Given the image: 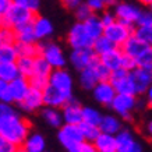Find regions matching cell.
Returning a JSON list of instances; mask_svg holds the SVG:
<instances>
[{"mask_svg":"<svg viewBox=\"0 0 152 152\" xmlns=\"http://www.w3.org/2000/svg\"><path fill=\"white\" fill-rule=\"evenodd\" d=\"M18 107L24 112H37L39 109H42L45 106L43 102V91L39 88L31 87L29 91L27 92V95L24 96V99L20 103H17Z\"/></svg>","mask_w":152,"mask_h":152,"instance_id":"2e32d148","label":"cell"},{"mask_svg":"<svg viewBox=\"0 0 152 152\" xmlns=\"http://www.w3.org/2000/svg\"><path fill=\"white\" fill-rule=\"evenodd\" d=\"M10 87V94L13 98V103H20L24 99V96L27 95V92L31 88L29 80L24 75H18L17 78H14L13 81L9 83Z\"/></svg>","mask_w":152,"mask_h":152,"instance_id":"d6986e66","label":"cell"},{"mask_svg":"<svg viewBox=\"0 0 152 152\" xmlns=\"http://www.w3.org/2000/svg\"><path fill=\"white\" fill-rule=\"evenodd\" d=\"M20 152H21V151H20Z\"/></svg>","mask_w":152,"mask_h":152,"instance_id":"94428289","label":"cell"},{"mask_svg":"<svg viewBox=\"0 0 152 152\" xmlns=\"http://www.w3.org/2000/svg\"><path fill=\"white\" fill-rule=\"evenodd\" d=\"M106 7H115L117 4V0H105Z\"/></svg>","mask_w":152,"mask_h":152,"instance_id":"db71d44e","label":"cell"},{"mask_svg":"<svg viewBox=\"0 0 152 152\" xmlns=\"http://www.w3.org/2000/svg\"><path fill=\"white\" fill-rule=\"evenodd\" d=\"M113 13L116 15V20L127 24L130 27H135L142 14V10H140L137 6L131 4V3H117L115 6Z\"/></svg>","mask_w":152,"mask_h":152,"instance_id":"9c48e42d","label":"cell"},{"mask_svg":"<svg viewBox=\"0 0 152 152\" xmlns=\"http://www.w3.org/2000/svg\"><path fill=\"white\" fill-rule=\"evenodd\" d=\"M94 39L88 31L85 29V25L81 21H77L73 27L70 28L67 34V43L71 49H81V48H92Z\"/></svg>","mask_w":152,"mask_h":152,"instance_id":"8992f818","label":"cell"},{"mask_svg":"<svg viewBox=\"0 0 152 152\" xmlns=\"http://www.w3.org/2000/svg\"><path fill=\"white\" fill-rule=\"evenodd\" d=\"M116 152H117V151H116Z\"/></svg>","mask_w":152,"mask_h":152,"instance_id":"91938a15","label":"cell"},{"mask_svg":"<svg viewBox=\"0 0 152 152\" xmlns=\"http://www.w3.org/2000/svg\"><path fill=\"white\" fill-rule=\"evenodd\" d=\"M149 9H151V10H149V11H151V13H152V3H151V4H149Z\"/></svg>","mask_w":152,"mask_h":152,"instance_id":"6f0895ef","label":"cell"},{"mask_svg":"<svg viewBox=\"0 0 152 152\" xmlns=\"http://www.w3.org/2000/svg\"><path fill=\"white\" fill-rule=\"evenodd\" d=\"M145 134H147L148 138L152 141V119L145 124Z\"/></svg>","mask_w":152,"mask_h":152,"instance_id":"f5cc1de1","label":"cell"},{"mask_svg":"<svg viewBox=\"0 0 152 152\" xmlns=\"http://www.w3.org/2000/svg\"><path fill=\"white\" fill-rule=\"evenodd\" d=\"M0 152H20V147L0 135Z\"/></svg>","mask_w":152,"mask_h":152,"instance_id":"7bdbcfd3","label":"cell"},{"mask_svg":"<svg viewBox=\"0 0 152 152\" xmlns=\"http://www.w3.org/2000/svg\"><path fill=\"white\" fill-rule=\"evenodd\" d=\"M80 127H81V131H83V135H84V140L87 141H92L98 137V134L101 133V129L99 126H95V124H89V123H85V121H81L80 123Z\"/></svg>","mask_w":152,"mask_h":152,"instance_id":"d590c367","label":"cell"},{"mask_svg":"<svg viewBox=\"0 0 152 152\" xmlns=\"http://www.w3.org/2000/svg\"><path fill=\"white\" fill-rule=\"evenodd\" d=\"M17 52L20 56L27 57H37L39 56V43L38 42H15Z\"/></svg>","mask_w":152,"mask_h":152,"instance_id":"4dcf8cb0","label":"cell"},{"mask_svg":"<svg viewBox=\"0 0 152 152\" xmlns=\"http://www.w3.org/2000/svg\"><path fill=\"white\" fill-rule=\"evenodd\" d=\"M134 35L152 46V25H135Z\"/></svg>","mask_w":152,"mask_h":152,"instance_id":"8d00e7d4","label":"cell"},{"mask_svg":"<svg viewBox=\"0 0 152 152\" xmlns=\"http://www.w3.org/2000/svg\"><path fill=\"white\" fill-rule=\"evenodd\" d=\"M18 59V52L15 42L13 43H3L0 46V63H7V61H17Z\"/></svg>","mask_w":152,"mask_h":152,"instance_id":"d6a6232c","label":"cell"},{"mask_svg":"<svg viewBox=\"0 0 152 152\" xmlns=\"http://www.w3.org/2000/svg\"><path fill=\"white\" fill-rule=\"evenodd\" d=\"M148 46H149L148 43L141 41L138 37H135L133 34V35L123 43L121 50H123V53H126V55H129V56H131V57H134V59H137L138 56H141L144 52H145V49H147Z\"/></svg>","mask_w":152,"mask_h":152,"instance_id":"7402d4cb","label":"cell"},{"mask_svg":"<svg viewBox=\"0 0 152 152\" xmlns=\"http://www.w3.org/2000/svg\"><path fill=\"white\" fill-rule=\"evenodd\" d=\"M94 145L98 152H116L117 151V141L116 135L107 133H99L98 137L94 140Z\"/></svg>","mask_w":152,"mask_h":152,"instance_id":"603a6c76","label":"cell"},{"mask_svg":"<svg viewBox=\"0 0 152 152\" xmlns=\"http://www.w3.org/2000/svg\"><path fill=\"white\" fill-rule=\"evenodd\" d=\"M20 75L18 67L15 61H7V63H0V80H4L7 83L13 81Z\"/></svg>","mask_w":152,"mask_h":152,"instance_id":"f546056e","label":"cell"},{"mask_svg":"<svg viewBox=\"0 0 152 152\" xmlns=\"http://www.w3.org/2000/svg\"><path fill=\"white\" fill-rule=\"evenodd\" d=\"M74 14H75V18H77V21H81V23H84L85 20L89 18V17L92 15L94 11L89 9V6H88L87 3H81V4H80L77 9L74 10Z\"/></svg>","mask_w":152,"mask_h":152,"instance_id":"60d3db41","label":"cell"},{"mask_svg":"<svg viewBox=\"0 0 152 152\" xmlns=\"http://www.w3.org/2000/svg\"><path fill=\"white\" fill-rule=\"evenodd\" d=\"M98 60V55L94 52L92 48H81V49H73L70 53V63L77 71L87 69L92 66Z\"/></svg>","mask_w":152,"mask_h":152,"instance_id":"ba28073f","label":"cell"},{"mask_svg":"<svg viewBox=\"0 0 152 152\" xmlns=\"http://www.w3.org/2000/svg\"><path fill=\"white\" fill-rule=\"evenodd\" d=\"M17 67H18L20 75H24L29 78L34 74V67H35V57H27V56H20L17 59Z\"/></svg>","mask_w":152,"mask_h":152,"instance_id":"1f68e13d","label":"cell"},{"mask_svg":"<svg viewBox=\"0 0 152 152\" xmlns=\"http://www.w3.org/2000/svg\"><path fill=\"white\" fill-rule=\"evenodd\" d=\"M14 37H15V42H38L35 32H34L32 23L15 28L14 29Z\"/></svg>","mask_w":152,"mask_h":152,"instance_id":"f1b7e54d","label":"cell"},{"mask_svg":"<svg viewBox=\"0 0 152 152\" xmlns=\"http://www.w3.org/2000/svg\"><path fill=\"white\" fill-rule=\"evenodd\" d=\"M99 129H101L102 133L116 135L120 130L123 129V120L116 115H105L102 116V120L99 123Z\"/></svg>","mask_w":152,"mask_h":152,"instance_id":"d4e9b609","label":"cell"},{"mask_svg":"<svg viewBox=\"0 0 152 152\" xmlns=\"http://www.w3.org/2000/svg\"><path fill=\"white\" fill-rule=\"evenodd\" d=\"M113 48H116L115 45H113V42H112L110 39H107L105 35L96 38V39L94 41V45H92L94 52H95L98 56H101V55H103V53H106V52H109L110 49H113Z\"/></svg>","mask_w":152,"mask_h":152,"instance_id":"e575fe53","label":"cell"},{"mask_svg":"<svg viewBox=\"0 0 152 152\" xmlns=\"http://www.w3.org/2000/svg\"><path fill=\"white\" fill-rule=\"evenodd\" d=\"M121 67H123L124 70H127V71H131V70H134L135 67H138V66H137V60L134 59V57H131V56L123 53V59H121Z\"/></svg>","mask_w":152,"mask_h":152,"instance_id":"f6af8a7d","label":"cell"},{"mask_svg":"<svg viewBox=\"0 0 152 152\" xmlns=\"http://www.w3.org/2000/svg\"><path fill=\"white\" fill-rule=\"evenodd\" d=\"M135 60H137V66L138 67L152 70V46H148L142 55L138 56Z\"/></svg>","mask_w":152,"mask_h":152,"instance_id":"74e56055","label":"cell"},{"mask_svg":"<svg viewBox=\"0 0 152 152\" xmlns=\"http://www.w3.org/2000/svg\"><path fill=\"white\" fill-rule=\"evenodd\" d=\"M42 119L46 121L50 127L60 129L64 124L63 121V115H61V109L59 107H50V106H45L42 109Z\"/></svg>","mask_w":152,"mask_h":152,"instance_id":"484cf974","label":"cell"},{"mask_svg":"<svg viewBox=\"0 0 152 152\" xmlns=\"http://www.w3.org/2000/svg\"><path fill=\"white\" fill-rule=\"evenodd\" d=\"M29 133L31 123L15 110L13 103L0 102V135L21 147Z\"/></svg>","mask_w":152,"mask_h":152,"instance_id":"6da1fadb","label":"cell"},{"mask_svg":"<svg viewBox=\"0 0 152 152\" xmlns=\"http://www.w3.org/2000/svg\"><path fill=\"white\" fill-rule=\"evenodd\" d=\"M61 115H63V121L67 124H80L83 121V106L71 98L63 107H61Z\"/></svg>","mask_w":152,"mask_h":152,"instance_id":"ac0fdd59","label":"cell"},{"mask_svg":"<svg viewBox=\"0 0 152 152\" xmlns=\"http://www.w3.org/2000/svg\"><path fill=\"white\" fill-rule=\"evenodd\" d=\"M140 106V101L137 95L133 94H117L112 102V110L119 116L123 121H130L133 119L134 110Z\"/></svg>","mask_w":152,"mask_h":152,"instance_id":"3957f363","label":"cell"},{"mask_svg":"<svg viewBox=\"0 0 152 152\" xmlns=\"http://www.w3.org/2000/svg\"><path fill=\"white\" fill-rule=\"evenodd\" d=\"M88 6H89V9L92 10L94 13H99V11H105L106 7V3L105 0H87L85 1Z\"/></svg>","mask_w":152,"mask_h":152,"instance_id":"bcb514c9","label":"cell"},{"mask_svg":"<svg viewBox=\"0 0 152 152\" xmlns=\"http://www.w3.org/2000/svg\"><path fill=\"white\" fill-rule=\"evenodd\" d=\"M49 85L64 94L73 95V77L66 69H53L49 77Z\"/></svg>","mask_w":152,"mask_h":152,"instance_id":"4fadbf2b","label":"cell"},{"mask_svg":"<svg viewBox=\"0 0 152 152\" xmlns=\"http://www.w3.org/2000/svg\"><path fill=\"white\" fill-rule=\"evenodd\" d=\"M116 95H117V91H116V88L113 87V84L109 80L107 81H99L92 89L94 99L99 105L103 106H110Z\"/></svg>","mask_w":152,"mask_h":152,"instance_id":"5bb4252c","label":"cell"},{"mask_svg":"<svg viewBox=\"0 0 152 152\" xmlns=\"http://www.w3.org/2000/svg\"><path fill=\"white\" fill-rule=\"evenodd\" d=\"M53 67H52L46 60L43 59L41 55L35 57V67H34V74L29 77V84L31 87L45 89L49 85V77H50Z\"/></svg>","mask_w":152,"mask_h":152,"instance_id":"5b68a950","label":"cell"},{"mask_svg":"<svg viewBox=\"0 0 152 152\" xmlns=\"http://www.w3.org/2000/svg\"><path fill=\"white\" fill-rule=\"evenodd\" d=\"M45 149H46V141L39 133H29L23 145L20 147L21 152H45Z\"/></svg>","mask_w":152,"mask_h":152,"instance_id":"44dd1931","label":"cell"},{"mask_svg":"<svg viewBox=\"0 0 152 152\" xmlns=\"http://www.w3.org/2000/svg\"><path fill=\"white\" fill-rule=\"evenodd\" d=\"M3 43H4V41H3V38H1V35H0V46H1Z\"/></svg>","mask_w":152,"mask_h":152,"instance_id":"9f6ffc18","label":"cell"},{"mask_svg":"<svg viewBox=\"0 0 152 152\" xmlns=\"http://www.w3.org/2000/svg\"><path fill=\"white\" fill-rule=\"evenodd\" d=\"M94 69H95V71H96L99 81H107V80H110L112 70L107 69V67L102 63L101 60H99V57H98V60L94 63Z\"/></svg>","mask_w":152,"mask_h":152,"instance_id":"f35d334b","label":"cell"},{"mask_svg":"<svg viewBox=\"0 0 152 152\" xmlns=\"http://www.w3.org/2000/svg\"><path fill=\"white\" fill-rule=\"evenodd\" d=\"M117 152H144L142 144L134 137L131 130L121 129L116 134Z\"/></svg>","mask_w":152,"mask_h":152,"instance_id":"30bf717a","label":"cell"},{"mask_svg":"<svg viewBox=\"0 0 152 152\" xmlns=\"http://www.w3.org/2000/svg\"><path fill=\"white\" fill-rule=\"evenodd\" d=\"M99 60H101L102 63L107 67V69H110L112 71L113 70H117L121 67V59H123V50H121V48H113L110 49L109 52H106L103 55L98 56Z\"/></svg>","mask_w":152,"mask_h":152,"instance_id":"cb8c5ba5","label":"cell"},{"mask_svg":"<svg viewBox=\"0 0 152 152\" xmlns=\"http://www.w3.org/2000/svg\"><path fill=\"white\" fill-rule=\"evenodd\" d=\"M39 55L46 60L53 69H64L67 59L63 49L55 42H42L39 43Z\"/></svg>","mask_w":152,"mask_h":152,"instance_id":"277c9868","label":"cell"},{"mask_svg":"<svg viewBox=\"0 0 152 152\" xmlns=\"http://www.w3.org/2000/svg\"><path fill=\"white\" fill-rule=\"evenodd\" d=\"M67 151L69 152H98L92 141H87V140H83V141L77 142L75 145L69 148Z\"/></svg>","mask_w":152,"mask_h":152,"instance_id":"ab89813d","label":"cell"},{"mask_svg":"<svg viewBox=\"0 0 152 152\" xmlns=\"http://www.w3.org/2000/svg\"><path fill=\"white\" fill-rule=\"evenodd\" d=\"M101 20H102V23H103V25L107 27V25H110L112 23L116 21V15H115V13H110V11H103L101 15Z\"/></svg>","mask_w":152,"mask_h":152,"instance_id":"7dc6e473","label":"cell"},{"mask_svg":"<svg viewBox=\"0 0 152 152\" xmlns=\"http://www.w3.org/2000/svg\"><path fill=\"white\" fill-rule=\"evenodd\" d=\"M130 77L133 80L135 95H144L152 84V70L144 67H135L130 71Z\"/></svg>","mask_w":152,"mask_h":152,"instance_id":"9a60e30c","label":"cell"},{"mask_svg":"<svg viewBox=\"0 0 152 152\" xmlns=\"http://www.w3.org/2000/svg\"><path fill=\"white\" fill-rule=\"evenodd\" d=\"M134 34V27H130L127 24L121 23L119 20H116L115 23H112L110 25L105 27L103 35L107 39H110L113 42V45L117 48H121L127 39Z\"/></svg>","mask_w":152,"mask_h":152,"instance_id":"52a82bcc","label":"cell"},{"mask_svg":"<svg viewBox=\"0 0 152 152\" xmlns=\"http://www.w3.org/2000/svg\"><path fill=\"white\" fill-rule=\"evenodd\" d=\"M141 4H145V6H149L152 3V0H138Z\"/></svg>","mask_w":152,"mask_h":152,"instance_id":"11a10c76","label":"cell"},{"mask_svg":"<svg viewBox=\"0 0 152 152\" xmlns=\"http://www.w3.org/2000/svg\"><path fill=\"white\" fill-rule=\"evenodd\" d=\"M137 25H152V13L151 11H142Z\"/></svg>","mask_w":152,"mask_h":152,"instance_id":"c3c4849f","label":"cell"},{"mask_svg":"<svg viewBox=\"0 0 152 152\" xmlns=\"http://www.w3.org/2000/svg\"><path fill=\"white\" fill-rule=\"evenodd\" d=\"M84 25H85V29L88 31V34H89L94 39H96V38H99V37L103 35L105 25H103V23H102L101 17H98L95 13H94L89 18H87L85 21H84Z\"/></svg>","mask_w":152,"mask_h":152,"instance_id":"83f0119b","label":"cell"},{"mask_svg":"<svg viewBox=\"0 0 152 152\" xmlns=\"http://www.w3.org/2000/svg\"><path fill=\"white\" fill-rule=\"evenodd\" d=\"M32 28L38 42L46 41L53 34V24L50 23V20H48L46 17H42V15H38V14L32 21Z\"/></svg>","mask_w":152,"mask_h":152,"instance_id":"ffe728a7","label":"cell"},{"mask_svg":"<svg viewBox=\"0 0 152 152\" xmlns=\"http://www.w3.org/2000/svg\"><path fill=\"white\" fill-rule=\"evenodd\" d=\"M0 27H1V20H0Z\"/></svg>","mask_w":152,"mask_h":152,"instance_id":"680465c9","label":"cell"},{"mask_svg":"<svg viewBox=\"0 0 152 152\" xmlns=\"http://www.w3.org/2000/svg\"><path fill=\"white\" fill-rule=\"evenodd\" d=\"M109 81L113 84L117 94H133V95H135V89H134L133 80L130 77V71L124 70L123 67L113 70Z\"/></svg>","mask_w":152,"mask_h":152,"instance_id":"7c38bea8","label":"cell"},{"mask_svg":"<svg viewBox=\"0 0 152 152\" xmlns=\"http://www.w3.org/2000/svg\"><path fill=\"white\" fill-rule=\"evenodd\" d=\"M144 95H145V102H147V105L152 107V84L149 85V88L147 89V92L144 94Z\"/></svg>","mask_w":152,"mask_h":152,"instance_id":"816d5d0a","label":"cell"},{"mask_svg":"<svg viewBox=\"0 0 152 152\" xmlns=\"http://www.w3.org/2000/svg\"><path fill=\"white\" fill-rule=\"evenodd\" d=\"M35 15H37V13H34L31 10L25 9L24 6L13 1V4H11V7L9 9V11H7L6 15L1 18V25H4V27H7V28H11L14 31L15 28L32 23L34 18H35Z\"/></svg>","mask_w":152,"mask_h":152,"instance_id":"7a4b0ae2","label":"cell"},{"mask_svg":"<svg viewBox=\"0 0 152 152\" xmlns=\"http://www.w3.org/2000/svg\"><path fill=\"white\" fill-rule=\"evenodd\" d=\"M14 0H0V20L6 15V13L9 11V9L11 7Z\"/></svg>","mask_w":152,"mask_h":152,"instance_id":"681fc988","label":"cell"},{"mask_svg":"<svg viewBox=\"0 0 152 152\" xmlns=\"http://www.w3.org/2000/svg\"><path fill=\"white\" fill-rule=\"evenodd\" d=\"M98 83H99V78H98V74L95 71V69H94V64L80 71V85L83 87V89L92 91L94 87Z\"/></svg>","mask_w":152,"mask_h":152,"instance_id":"4316f807","label":"cell"},{"mask_svg":"<svg viewBox=\"0 0 152 152\" xmlns=\"http://www.w3.org/2000/svg\"><path fill=\"white\" fill-rule=\"evenodd\" d=\"M15 3L24 6L25 9L31 10L34 13H38V10L41 7V0H14Z\"/></svg>","mask_w":152,"mask_h":152,"instance_id":"ee69618b","label":"cell"},{"mask_svg":"<svg viewBox=\"0 0 152 152\" xmlns=\"http://www.w3.org/2000/svg\"><path fill=\"white\" fill-rule=\"evenodd\" d=\"M61 3H63V6H64L66 9L75 10L81 3H83V0H61Z\"/></svg>","mask_w":152,"mask_h":152,"instance_id":"f907efd6","label":"cell"},{"mask_svg":"<svg viewBox=\"0 0 152 152\" xmlns=\"http://www.w3.org/2000/svg\"><path fill=\"white\" fill-rule=\"evenodd\" d=\"M102 116L101 112L95 109V107H91V106H85L83 107V121L85 123H89V124H95V126H99L102 120Z\"/></svg>","mask_w":152,"mask_h":152,"instance_id":"836d02e7","label":"cell"},{"mask_svg":"<svg viewBox=\"0 0 152 152\" xmlns=\"http://www.w3.org/2000/svg\"><path fill=\"white\" fill-rule=\"evenodd\" d=\"M0 102H6V103H13V98L10 94L9 83L4 80H0Z\"/></svg>","mask_w":152,"mask_h":152,"instance_id":"b9f144b4","label":"cell"},{"mask_svg":"<svg viewBox=\"0 0 152 152\" xmlns=\"http://www.w3.org/2000/svg\"><path fill=\"white\" fill-rule=\"evenodd\" d=\"M71 98H73L71 94L61 92L59 89L53 88L52 85H48V87L43 89V102H45V106L61 109Z\"/></svg>","mask_w":152,"mask_h":152,"instance_id":"e0dca14e","label":"cell"},{"mask_svg":"<svg viewBox=\"0 0 152 152\" xmlns=\"http://www.w3.org/2000/svg\"><path fill=\"white\" fill-rule=\"evenodd\" d=\"M57 138H59L60 144L66 149H69V148H71L77 142L83 141L84 135H83V131H81L80 124H67V123H64L59 129Z\"/></svg>","mask_w":152,"mask_h":152,"instance_id":"8fae6325","label":"cell"}]
</instances>
